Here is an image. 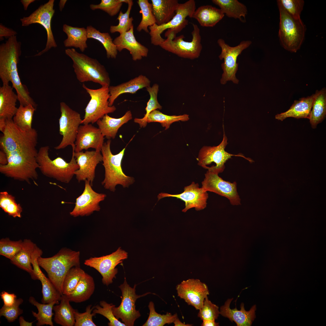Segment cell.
<instances>
[{
  "label": "cell",
  "instance_id": "cell-49",
  "mask_svg": "<svg viewBox=\"0 0 326 326\" xmlns=\"http://www.w3.org/2000/svg\"><path fill=\"white\" fill-rule=\"evenodd\" d=\"M23 241L11 240L8 238L0 240V254L12 260L21 250Z\"/></svg>",
  "mask_w": 326,
  "mask_h": 326
},
{
  "label": "cell",
  "instance_id": "cell-22",
  "mask_svg": "<svg viewBox=\"0 0 326 326\" xmlns=\"http://www.w3.org/2000/svg\"><path fill=\"white\" fill-rule=\"evenodd\" d=\"M101 151H86L76 152L74 154L79 168L75 172V175L78 182L87 180L92 186L95 177V170L97 165L103 161Z\"/></svg>",
  "mask_w": 326,
  "mask_h": 326
},
{
  "label": "cell",
  "instance_id": "cell-40",
  "mask_svg": "<svg viewBox=\"0 0 326 326\" xmlns=\"http://www.w3.org/2000/svg\"><path fill=\"white\" fill-rule=\"evenodd\" d=\"M29 301L31 304L36 306L38 310V313L32 311V315L37 321L36 325H48L53 326L52 319L54 313L52 311L54 305L59 304V301H54L48 304L40 303L32 296L30 297Z\"/></svg>",
  "mask_w": 326,
  "mask_h": 326
},
{
  "label": "cell",
  "instance_id": "cell-31",
  "mask_svg": "<svg viewBox=\"0 0 326 326\" xmlns=\"http://www.w3.org/2000/svg\"><path fill=\"white\" fill-rule=\"evenodd\" d=\"M152 11L158 25L169 21L175 15L177 0H151Z\"/></svg>",
  "mask_w": 326,
  "mask_h": 326
},
{
  "label": "cell",
  "instance_id": "cell-5",
  "mask_svg": "<svg viewBox=\"0 0 326 326\" xmlns=\"http://www.w3.org/2000/svg\"><path fill=\"white\" fill-rule=\"evenodd\" d=\"M75 144L72 145V158L69 162L60 157L52 160L49 156V147H41L38 151L37 160L39 169L44 175L53 178L61 182L69 183L79 166L74 156Z\"/></svg>",
  "mask_w": 326,
  "mask_h": 326
},
{
  "label": "cell",
  "instance_id": "cell-46",
  "mask_svg": "<svg viewBox=\"0 0 326 326\" xmlns=\"http://www.w3.org/2000/svg\"><path fill=\"white\" fill-rule=\"evenodd\" d=\"M148 307L149 314L148 319L143 326H163L166 324H170L177 318L176 313L172 315L167 312L165 315H161L156 312L152 302H150Z\"/></svg>",
  "mask_w": 326,
  "mask_h": 326
},
{
  "label": "cell",
  "instance_id": "cell-41",
  "mask_svg": "<svg viewBox=\"0 0 326 326\" xmlns=\"http://www.w3.org/2000/svg\"><path fill=\"white\" fill-rule=\"evenodd\" d=\"M86 30L88 38L96 40L102 44L106 50L108 58H116L118 51L109 33L101 32L91 25L87 26Z\"/></svg>",
  "mask_w": 326,
  "mask_h": 326
},
{
  "label": "cell",
  "instance_id": "cell-59",
  "mask_svg": "<svg viewBox=\"0 0 326 326\" xmlns=\"http://www.w3.org/2000/svg\"><path fill=\"white\" fill-rule=\"evenodd\" d=\"M202 323V326H219V323L215 321V320H203Z\"/></svg>",
  "mask_w": 326,
  "mask_h": 326
},
{
  "label": "cell",
  "instance_id": "cell-7",
  "mask_svg": "<svg viewBox=\"0 0 326 326\" xmlns=\"http://www.w3.org/2000/svg\"><path fill=\"white\" fill-rule=\"evenodd\" d=\"M5 129L0 137L1 150L6 153L25 150L36 149L38 133L34 128L30 131L22 130L13 122L12 119L6 120Z\"/></svg>",
  "mask_w": 326,
  "mask_h": 326
},
{
  "label": "cell",
  "instance_id": "cell-38",
  "mask_svg": "<svg viewBox=\"0 0 326 326\" xmlns=\"http://www.w3.org/2000/svg\"><path fill=\"white\" fill-rule=\"evenodd\" d=\"M308 119L311 126L316 128L317 125L325 118L326 114V89L317 91Z\"/></svg>",
  "mask_w": 326,
  "mask_h": 326
},
{
  "label": "cell",
  "instance_id": "cell-16",
  "mask_svg": "<svg viewBox=\"0 0 326 326\" xmlns=\"http://www.w3.org/2000/svg\"><path fill=\"white\" fill-rule=\"evenodd\" d=\"M60 107L61 114L59 119V133L62 138L59 144L54 147L56 150L75 144L82 120L80 113L72 109L65 102H61Z\"/></svg>",
  "mask_w": 326,
  "mask_h": 326
},
{
  "label": "cell",
  "instance_id": "cell-32",
  "mask_svg": "<svg viewBox=\"0 0 326 326\" xmlns=\"http://www.w3.org/2000/svg\"><path fill=\"white\" fill-rule=\"evenodd\" d=\"M224 14L220 9L210 5L201 6L196 9L192 16L204 27H213L223 18Z\"/></svg>",
  "mask_w": 326,
  "mask_h": 326
},
{
  "label": "cell",
  "instance_id": "cell-61",
  "mask_svg": "<svg viewBox=\"0 0 326 326\" xmlns=\"http://www.w3.org/2000/svg\"><path fill=\"white\" fill-rule=\"evenodd\" d=\"M35 1V0H21V2L23 5L24 10H27L29 5Z\"/></svg>",
  "mask_w": 326,
  "mask_h": 326
},
{
  "label": "cell",
  "instance_id": "cell-50",
  "mask_svg": "<svg viewBox=\"0 0 326 326\" xmlns=\"http://www.w3.org/2000/svg\"><path fill=\"white\" fill-rule=\"evenodd\" d=\"M122 5L120 0H101L98 4H90V7L92 10L100 9L113 16L120 11Z\"/></svg>",
  "mask_w": 326,
  "mask_h": 326
},
{
  "label": "cell",
  "instance_id": "cell-21",
  "mask_svg": "<svg viewBox=\"0 0 326 326\" xmlns=\"http://www.w3.org/2000/svg\"><path fill=\"white\" fill-rule=\"evenodd\" d=\"M182 193L176 194L161 193L158 195V200L166 197L180 199L185 202V207L182 210L184 212L193 208L199 211L206 207L208 194L203 188L199 187L198 183L193 182L190 185L185 187Z\"/></svg>",
  "mask_w": 326,
  "mask_h": 326
},
{
  "label": "cell",
  "instance_id": "cell-62",
  "mask_svg": "<svg viewBox=\"0 0 326 326\" xmlns=\"http://www.w3.org/2000/svg\"><path fill=\"white\" fill-rule=\"evenodd\" d=\"M6 125V120L0 118V130L2 133L5 130Z\"/></svg>",
  "mask_w": 326,
  "mask_h": 326
},
{
  "label": "cell",
  "instance_id": "cell-11",
  "mask_svg": "<svg viewBox=\"0 0 326 326\" xmlns=\"http://www.w3.org/2000/svg\"><path fill=\"white\" fill-rule=\"evenodd\" d=\"M82 86L91 98L85 109V114L82 124L94 123L105 115L116 110L114 106L109 105V87L101 86L94 89L88 88L84 84Z\"/></svg>",
  "mask_w": 326,
  "mask_h": 326
},
{
  "label": "cell",
  "instance_id": "cell-56",
  "mask_svg": "<svg viewBox=\"0 0 326 326\" xmlns=\"http://www.w3.org/2000/svg\"><path fill=\"white\" fill-rule=\"evenodd\" d=\"M0 296L3 302V305L6 306L13 305L17 299V296L14 293H10L5 291L1 292Z\"/></svg>",
  "mask_w": 326,
  "mask_h": 326
},
{
  "label": "cell",
  "instance_id": "cell-24",
  "mask_svg": "<svg viewBox=\"0 0 326 326\" xmlns=\"http://www.w3.org/2000/svg\"><path fill=\"white\" fill-rule=\"evenodd\" d=\"M43 252L37 247L32 256L31 264L33 265V272L31 277L32 279L40 280L42 285V303L48 304L54 301H60L62 295L56 289L50 280L42 272L37 261V258L41 256Z\"/></svg>",
  "mask_w": 326,
  "mask_h": 326
},
{
  "label": "cell",
  "instance_id": "cell-57",
  "mask_svg": "<svg viewBox=\"0 0 326 326\" xmlns=\"http://www.w3.org/2000/svg\"><path fill=\"white\" fill-rule=\"evenodd\" d=\"M17 32L12 29L8 27L3 25L2 23L0 24V40L2 41L4 39V37L8 39L9 38L16 36Z\"/></svg>",
  "mask_w": 326,
  "mask_h": 326
},
{
  "label": "cell",
  "instance_id": "cell-2",
  "mask_svg": "<svg viewBox=\"0 0 326 326\" xmlns=\"http://www.w3.org/2000/svg\"><path fill=\"white\" fill-rule=\"evenodd\" d=\"M80 255L79 251L63 248L52 257L40 256L37 258L39 265L46 271L48 278L61 295L63 281L67 273L73 267H80Z\"/></svg>",
  "mask_w": 326,
  "mask_h": 326
},
{
  "label": "cell",
  "instance_id": "cell-42",
  "mask_svg": "<svg viewBox=\"0 0 326 326\" xmlns=\"http://www.w3.org/2000/svg\"><path fill=\"white\" fill-rule=\"evenodd\" d=\"M31 104L24 106L20 105L13 118L14 123L20 128L26 131L33 128L32 124L33 117L36 110Z\"/></svg>",
  "mask_w": 326,
  "mask_h": 326
},
{
  "label": "cell",
  "instance_id": "cell-20",
  "mask_svg": "<svg viewBox=\"0 0 326 326\" xmlns=\"http://www.w3.org/2000/svg\"><path fill=\"white\" fill-rule=\"evenodd\" d=\"M85 181L83 192L76 199L75 206L69 213L74 217L88 216L94 211H99L101 209L99 203L106 197L105 194L95 191L88 181Z\"/></svg>",
  "mask_w": 326,
  "mask_h": 326
},
{
  "label": "cell",
  "instance_id": "cell-54",
  "mask_svg": "<svg viewBox=\"0 0 326 326\" xmlns=\"http://www.w3.org/2000/svg\"><path fill=\"white\" fill-rule=\"evenodd\" d=\"M23 302V299L19 298L17 299L14 304L11 306L3 305L0 309V316H4L9 322H14L23 313V310L19 307Z\"/></svg>",
  "mask_w": 326,
  "mask_h": 326
},
{
  "label": "cell",
  "instance_id": "cell-6",
  "mask_svg": "<svg viewBox=\"0 0 326 326\" xmlns=\"http://www.w3.org/2000/svg\"><path fill=\"white\" fill-rule=\"evenodd\" d=\"M111 140L104 143L101 152L103 156V165L105 170V177L101 184L106 189L114 192L116 187L121 185L123 187H128L134 181V178L126 176L121 167L122 161L125 148L118 153L113 154L111 151Z\"/></svg>",
  "mask_w": 326,
  "mask_h": 326
},
{
  "label": "cell",
  "instance_id": "cell-53",
  "mask_svg": "<svg viewBox=\"0 0 326 326\" xmlns=\"http://www.w3.org/2000/svg\"><path fill=\"white\" fill-rule=\"evenodd\" d=\"M92 305H88L86 308L85 312H79L75 309L74 315L75 320V326H95L96 325L93 321L92 317L96 314L93 312L94 306L91 307Z\"/></svg>",
  "mask_w": 326,
  "mask_h": 326
},
{
  "label": "cell",
  "instance_id": "cell-28",
  "mask_svg": "<svg viewBox=\"0 0 326 326\" xmlns=\"http://www.w3.org/2000/svg\"><path fill=\"white\" fill-rule=\"evenodd\" d=\"M316 94V91L315 94L311 96L302 98L298 100H295L288 110L276 114L275 117L276 119L282 121L289 117L296 119H308Z\"/></svg>",
  "mask_w": 326,
  "mask_h": 326
},
{
  "label": "cell",
  "instance_id": "cell-51",
  "mask_svg": "<svg viewBox=\"0 0 326 326\" xmlns=\"http://www.w3.org/2000/svg\"><path fill=\"white\" fill-rule=\"evenodd\" d=\"M159 87V86L158 84H154L152 87L150 86L146 88L149 95L150 98L147 103V106L145 108L146 113L143 118H138L139 120H144L154 110L157 109H162V107L159 104L157 99Z\"/></svg>",
  "mask_w": 326,
  "mask_h": 326
},
{
  "label": "cell",
  "instance_id": "cell-9",
  "mask_svg": "<svg viewBox=\"0 0 326 326\" xmlns=\"http://www.w3.org/2000/svg\"><path fill=\"white\" fill-rule=\"evenodd\" d=\"M196 9V2L194 0H189L185 3L179 4L176 11V14L168 23L158 25L155 24L149 27V34L151 37L152 44L155 46H160L165 39L161 34L166 30V37L171 33L175 35L180 32L188 24L187 17L192 18Z\"/></svg>",
  "mask_w": 326,
  "mask_h": 326
},
{
  "label": "cell",
  "instance_id": "cell-60",
  "mask_svg": "<svg viewBox=\"0 0 326 326\" xmlns=\"http://www.w3.org/2000/svg\"><path fill=\"white\" fill-rule=\"evenodd\" d=\"M19 321L20 326H32L34 321L29 322L27 321L24 319L23 316H20L19 319Z\"/></svg>",
  "mask_w": 326,
  "mask_h": 326
},
{
  "label": "cell",
  "instance_id": "cell-33",
  "mask_svg": "<svg viewBox=\"0 0 326 326\" xmlns=\"http://www.w3.org/2000/svg\"><path fill=\"white\" fill-rule=\"evenodd\" d=\"M62 29L67 36V38L63 41L64 46L78 48L82 52H84L88 47L86 28L64 24Z\"/></svg>",
  "mask_w": 326,
  "mask_h": 326
},
{
  "label": "cell",
  "instance_id": "cell-58",
  "mask_svg": "<svg viewBox=\"0 0 326 326\" xmlns=\"http://www.w3.org/2000/svg\"><path fill=\"white\" fill-rule=\"evenodd\" d=\"M8 159L6 153L2 150H1L0 151V165H5L8 164Z\"/></svg>",
  "mask_w": 326,
  "mask_h": 326
},
{
  "label": "cell",
  "instance_id": "cell-13",
  "mask_svg": "<svg viewBox=\"0 0 326 326\" xmlns=\"http://www.w3.org/2000/svg\"><path fill=\"white\" fill-rule=\"evenodd\" d=\"M136 284L132 288L127 284L125 278L123 283L119 287L122 292L121 302L118 307L112 308L113 313L117 319H120L126 326H133L135 321L140 316L139 311L136 309L135 302L137 299L149 293L141 295L136 293Z\"/></svg>",
  "mask_w": 326,
  "mask_h": 326
},
{
  "label": "cell",
  "instance_id": "cell-12",
  "mask_svg": "<svg viewBox=\"0 0 326 326\" xmlns=\"http://www.w3.org/2000/svg\"><path fill=\"white\" fill-rule=\"evenodd\" d=\"M54 2V0H49L47 2L40 6L29 16L24 17L20 19L22 26L23 27L27 26L34 24H38L41 25L46 31L47 39L45 47L34 56H40L51 48H56L57 46L51 27L52 19L55 12L53 8Z\"/></svg>",
  "mask_w": 326,
  "mask_h": 326
},
{
  "label": "cell",
  "instance_id": "cell-26",
  "mask_svg": "<svg viewBox=\"0 0 326 326\" xmlns=\"http://www.w3.org/2000/svg\"><path fill=\"white\" fill-rule=\"evenodd\" d=\"M151 81L146 76L140 75L130 80L115 86L109 87V105L112 106L115 100L122 94H135L138 90L150 86Z\"/></svg>",
  "mask_w": 326,
  "mask_h": 326
},
{
  "label": "cell",
  "instance_id": "cell-45",
  "mask_svg": "<svg viewBox=\"0 0 326 326\" xmlns=\"http://www.w3.org/2000/svg\"><path fill=\"white\" fill-rule=\"evenodd\" d=\"M0 207L8 215L14 218L21 217L22 208L15 197L6 191L0 192Z\"/></svg>",
  "mask_w": 326,
  "mask_h": 326
},
{
  "label": "cell",
  "instance_id": "cell-35",
  "mask_svg": "<svg viewBox=\"0 0 326 326\" xmlns=\"http://www.w3.org/2000/svg\"><path fill=\"white\" fill-rule=\"evenodd\" d=\"M37 246L30 239L23 241L20 251L11 260V262L19 268L26 271L31 275L33 270L31 266L32 256Z\"/></svg>",
  "mask_w": 326,
  "mask_h": 326
},
{
  "label": "cell",
  "instance_id": "cell-15",
  "mask_svg": "<svg viewBox=\"0 0 326 326\" xmlns=\"http://www.w3.org/2000/svg\"><path fill=\"white\" fill-rule=\"evenodd\" d=\"M128 257L127 253L120 247L112 253L100 257H91L84 264L97 270L101 275L102 283L107 286L111 284L118 273L116 266Z\"/></svg>",
  "mask_w": 326,
  "mask_h": 326
},
{
  "label": "cell",
  "instance_id": "cell-55",
  "mask_svg": "<svg viewBox=\"0 0 326 326\" xmlns=\"http://www.w3.org/2000/svg\"><path fill=\"white\" fill-rule=\"evenodd\" d=\"M283 9L291 16L300 18L303 9L304 1L302 0H278Z\"/></svg>",
  "mask_w": 326,
  "mask_h": 326
},
{
  "label": "cell",
  "instance_id": "cell-47",
  "mask_svg": "<svg viewBox=\"0 0 326 326\" xmlns=\"http://www.w3.org/2000/svg\"><path fill=\"white\" fill-rule=\"evenodd\" d=\"M128 4V7L126 11L123 13L120 11L117 19L119 23L117 25H111L110 28V31L111 33L118 32L120 34H123L129 30L133 26V19L132 17H129L130 12L133 5V1L130 0Z\"/></svg>",
  "mask_w": 326,
  "mask_h": 326
},
{
  "label": "cell",
  "instance_id": "cell-39",
  "mask_svg": "<svg viewBox=\"0 0 326 326\" xmlns=\"http://www.w3.org/2000/svg\"><path fill=\"white\" fill-rule=\"evenodd\" d=\"M212 2L220 8L228 17L238 19L245 22L247 14L246 7L237 0H213Z\"/></svg>",
  "mask_w": 326,
  "mask_h": 326
},
{
  "label": "cell",
  "instance_id": "cell-18",
  "mask_svg": "<svg viewBox=\"0 0 326 326\" xmlns=\"http://www.w3.org/2000/svg\"><path fill=\"white\" fill-rule=\"evenodd\" d=\"M227 138L224 131L222 140L217 146H204L200 150L197 158L198 164L203 168L207 169L208 166L214 163L215 166H212L209 169H217L223 171L225 168V164L232 156H240L252 162V160L245 157L242 155H233L226 151L225 149L227 144Z\"/></svg>",
  "mask_w": 326,
  "mask_h": 326
},
{
  "label": "cell",
  "instance_id": "cell-44",
  "mask_svg": "<svg viewBox=\"0 0 326 326\" xmlns=\"http://www.w3.org/2000/svg\"><path fill=\"white\" fill-rule=\"evenodd\" d=\"M86 273L80 267H74L68 272L64 280L62 286V294L70 295Z\"/></svg>",
  "mask_w": 326,
  "mask_h": 326
},
{
  "label": "cell",
  "instance_id": "cell-8",
  "mask_svg": "<svg viewBox=\"0 0 326 326\" xmlns=\"http://www.w3.org/2000/svg\"><path fill=\"white\" fill-rule=\"evenodd\" d=\"M280 12L279 36L286 50L296 52L300 48L305 36V28L301 18H296L289 14L277 1Z\"/></svg>",
  "mask_w": 326,
  "mask_h": 326
},
{
  "label": "cell",
  "instance_id": "cell-63",
  "mask_svg": "<svg viewBox=\"0 0 326 326\" xmlns=\"http://www.w3.org/2000/svg\"><path fill=\"white\" fill-rule=\"evenodd\" d=\"M173 323L174 324L175 326H191L192 325L191 324H186L180 321L178 317L174 320Z\"/></svg>",
  "mask_w": 326,
  "mask_h": 326
},
{
  "label": "cell",
  "instance_id": "cell-27",
  "mask_svg": "<svg viewBox=\"0 0 326 326\" xmlns=\"http://www.w3.org/2000/svg\"><path fill=\"white\" fill-rule=\"evenodd\" d=\"M233 299V298L229 299L224 305L221 307L220 314L229 318L232 321H234L238 326H251L255 318L256 306H253L247 311L245 309L244 304L241 303L240 310H238L236 307L231 309L230 305Z\"/></svg>",
  "mask_w": 326,
  "mask_h": 326
},
{
  "label": "cell",
  "instance_id": "cell-1",
  "mask_svg": "<svg viewBox=\"0 0 326 326\" xmlns=\"http://www.w3.org/2000/svg\"><path fill=\"white\" fill-rule=\"evenodd\" d=\"M21 46L16 36L9 38L0 44V78L3 85L11 82L20 105L31 104L37 108V105L30 96L27 87L21 83L18 73L17 66L21 53Z\"/></svg>",
  "mask_w": 326,
  "mask_h": 326
},
{
  "label": "cell",
  "instance_id": "cell-48",
  "mask_svg": "<svg viewBox=\"0 0 326 326\" xmlns=\"http://www.w3.org/2000/svg\"><path fill=\"white\" fill-rule=\"evenodd\" d=\"M100 305L94 306V308L92 312L95 314L101 315L107 318L109 321L108 323L109 326H126L123 323H122L117 318L113 315L112 308L115 306L112 303L109 304L104 301L100 302Z\"/></svg>",
  "mask_w": 326,
  "mask_h": 326
},
{
  "label": "cell",
  "instance_id": "cell-3",
  "mask_svg": "<svg viewBox=\"0 0 326 326\" xmlns=\"http://www.w3.org/2000/svg\"><path fill=\"white\" fill-rule=\"evenodd\" d=\"M38 152L36 149L6 153L8 163L0 165V172L7 177L27 183L37 180V169L39 167L37 160Z\"/></svg>",
  "mask_w": 326,
  "mask_h": 326
},
{
  "label": "cell",
  "instance_id": "cell-10",
  "mask_svg": "<svg viewBox=\"0 0 326 326\" xmlns=\"http://www.w3.org/2000/svg\"><path fill=\"white\" fill-rule=\"evenodd\" d=\"M192 39L188 42L184 40L183 35L177 37L172 33L167 35L160 46L164 50L184 58L194 59L200 56L202 49L200 29L197 24L192 23Z\"/></svg>",
  "mask_w": 326,
  "mask_h": 326
},
{
  "label": "cell",
  "instance_id": "cell-64",
  "mask_svg": "<svg viewBox=\"0 0 326 326\" xmlns=\"http://www.w3.org/2000/svg\"><path fill=\"white\" fill-rule=\"evenodd\" d=\"M67 1L66 0H60V1L59 5V9L60 11H62L64 8Z\"/></svg>",
  "mask_w": 326,
  "mask_h": 326
},
{
  "label": "cell",
  "instance_id": "cell-17",
  "mask_svg": "<svg viewBox=\"0 0 326 326\" xmlns=\"http://www.w3.org/2000/svg\"><path fill=\"white\" fill-rule=\"evenodd\" d=\"M222 172L217 169H209L205 174L202 182V187L206 191L215 193L229 199L233 205L241 204V200L237 191V183L223 180L218 174Z\"/></svg>",
  "mask_w": 326,
  "mask_h": 326
},
{
  "label": "cell",
  "instance_id": "cell-14",
  "mask_svg": "<svg viewBox=\"0 0 326 326\" xmlns=\"http://www.w3.org/2000/svg\"><path fill=\"white\" fill-rule=\"evenodd\" d=\"M217 43L221 49V52L219 57L220 60L224 59V62L221 65L223 72L220 80L221 84H225L229 81L238 84L239 81L235 76L238 66L237 59L242 51L250 45L251 41L249 40L243 41L234 47L229 46L222 39H219Z\"/></svg>",
  "mask_w": 326,
  "mask_h": 326
},
{
  "label": "cell",
  "instance_id": "cell-23",
  "mask_svg": "<svg viewBox=\"0 0 326 326\" xmlns=\"http://www.w3.org/2000/svg\"><path fill=\"white\" fill-rule=\"evenodd\" d=\"M104 139L99 129L91 124L80 125L75 143V152H79L89 148L101 151Z\"/></svg>",
  "mask_w": 326,
  "mask_h": 326
},
{
  "label": "cell",
  "instance_id": "cell-19",
  "mask_svg": "<svg viewBox=\"0 0 326 326\" xmlns=\"http://www.w3.org/2000/svg\"><path fill=\"white\" fill-rule=\"evenodd\" d=\"M177 295L188 305L199 310L209 294L207 286L198 279L183 280L176 287Z\"/></svg>",
  "mask_w": 326,
  "mask_h": 326
},
{
  "label": "cell",
  "instance_id": "cell-37",
  "mask_svg": "<svg viewBox=\"0 0 326 326\" xmlns=\"http://www.w3.org/2000/svg\"><path fill=\"white\" fill-rule=\"evenodd\" d=\"M95 287L93 278L86 273L73 292L70 295L66 296L70 302H82L90 298L94 292Z\"/></svg>",
  "mask_w": 326,
  "mask_h": 326
},
{
  "label": "cell",
  "instance_id": "cell-43",
  "mask_svg": "<svg viewBox=\"0 0 326 326\" xmlns=\"http://www.w3.org/2000/svg\"><path fill=\"white\" fill-rule=\"evenodd\" d=\"M137 3L140 8L139 12L142 14L141 20L136 28L137 30H142L149 33L148 27L156 24V20L152 11V5L148 0H138Z\"/></svg>",
  "mask_w": 326,
  "mask_h": 326
},
{
  "label": "cell",
  "instance_id": "cell-25",
  "mask_svg": "<svg viewBox=\"0 0 326 326\" xmlns=\"http://www.w3.org/2000/svg\"><path fill=\"white\" fill-rule=\"evenodd\" d=\"M119 52L123 49L128 50L134 61L141 60L148 56V49L136 40L134 34L133 26L128 31L120 34L113 40Z\"/></svg>",
  "mask_w": 326,
  "mask_h": 326
},
{
  "label": "cell",
  "instance_id": "cell-52",
  "mask_svg": "<svg viewBox=\"0 0 326 326\" xmlns=\"http://www.w3.org/2000/svg\"><path fill=\"white\" fill-rule=\"evenodd\" d=\"M199 310L198 317L202 320H215L220 314L219 307L209 300L208 297L205 299L203 305Z\"/></svg>",
  "mask_w": 326,
  "mask_h": 326
},
{
  "label": "cell",
  "instance_id": "cell-29",
  "mask_svg": "<svg viewBox=\"0 0 326 326\" xmlns=\"http://www.w3.org/2000/svg\"><path fill=\"white\" fill-rule=\"evenodd\" d=\"M13 88L9 84L0 87V118L12 119L17 111L18 97Z\"/></svg>",
  "mask_w": 326,
  "mask_h": 326
},
{
  "label": "cell",
  "instance_id": "cell-30",
  "mask_svg": "<svg viewBox=\"0 0 326 326\" xmlns=\"http://www.w3.org/2000/svg\"><path fill=\"white\" fill-rule=\"evenodd\" d=\"M132 119L131 112L128 110L123 116L118 118L105 115L96 123L102 134L109 139L115 138L119 129Z\"/></svg>",
  "mask_w": 326,
  "mask_h": 326
},
{
  "label": "cell",
  "instance_id": "cell-34",
  "mask_svg": "<svg viewBox=\"0 0 326 326\" xmlns=\"http://www.w3.org/2000/svg\"><path fill=\"white\" fill-rule=\"evenodd\" d=\"M60 301L59 305L53 307V310L55 312L54 321L62 326H74L75 309L70 305V301L66 295L62 294Z\"/></svg>",
  "mask_w": 326,
  "mask_h": 326
},
{
  "label": "cell",
  "instance_id": "cell-4",
  "mask_svg": "<svg viewBox=\"0 0 326 326\" xmlns=\"http://www.w3.org/2000/svg\"><path fill=\"white\" fill-rule=\"evenodd\" d=\"M65 53L72 60L74 72L80 82H92L101 86H110L109 74L97 59L78 53L73 48L66 49Z\"/></svg>",
  "mask_w": 326,
  "mask_h": 326
},
{
  "label": "cell",
  "instance_id": "cell-36",
  "mask_svg": "<svg viewBox=\"0 0 326 326\" xmlns=\"http://www.w3.org/2000/svg\"><path fill=\"white\" fill-rule=\"evenodd\" d=\"M189 120V115L187 114L177 116L168 115L156 110L152 111L144 120H140L138 118H136L134 119V121L139 124L141 128L145 127L148 123L158 122L161 123L162 127H165V130H166L174 122L180 121H186Z\"/></svg>",
  "mask_w": 326,
  "mask_h": 326
}]
</instances>
